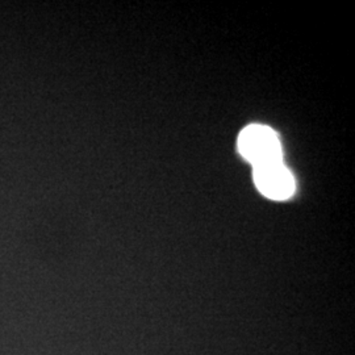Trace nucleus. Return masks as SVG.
Wrapping results in <instances>:
<instances>
[{
  "label": "nucleus",
  "instance_id": "obj_1",
  "mask_svg": "<svg viewBox=\"0 0 355 355\" xmlns=\"http://www.w3.org/2000/svg\"><path fill=\"white\" fill-rule=\"evenodd\" d=\"M239 150L253 166L282 161V146L277 133L266 125L245 128L239 137Z\"/></svg>",
  "mask_w": 355,
  "mask_h": 355
},
{
  "label": "nucleus",
  "instance_id": "obj_2",
  "mask_svg": "<svg viewBox=\"0 0 355 355\" xmlns=\"http://www.w3.org/2000/svg\"><path fill=\"white\" fill-rule=\"evenodd\" d=\"M254 183L268 199L286 200L295 192V179L282 161L254 166Z\"/></svg>",
  "mask_w": 355,
  "mask_h": 355
}]
</instances>
